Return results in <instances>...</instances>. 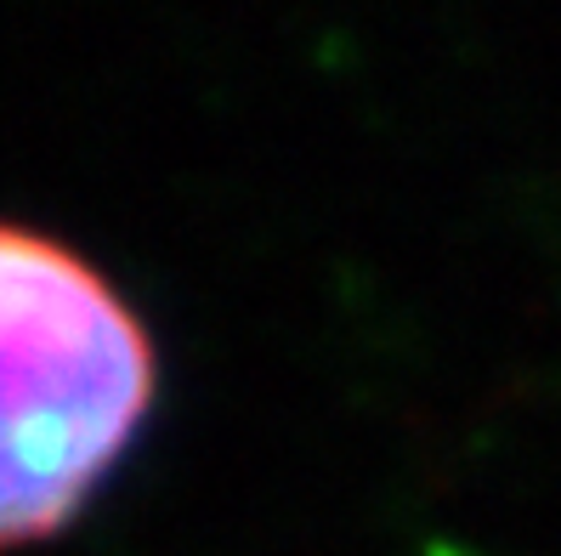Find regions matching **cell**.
<instances>
[{
	"mask_svg": "<svg viewBox=\"0 0 561 556\" xmlns=\"http://www.w3.org/2000/svg\"><path fill=\"white\" fill-rule=\"evenodd\" d=\"M153 336L91 261L0 222V551L62 534L148 427Z\"/></svg>",
	"mask_w": 561,
	"mask_h": 556,
	"instance_id": "6da1fadb",
	"label": "cell"
}]
</instances>
